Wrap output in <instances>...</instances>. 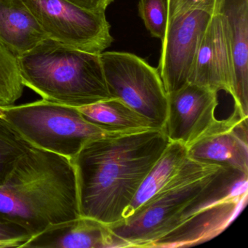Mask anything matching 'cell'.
Masks as SVG:
<instances>
[{"instance_id": "cell-14", "label": "cell", "mask_w": 248, "mask_h": 248, "mask_svg": "<svg viewBox=\"0 0 248 248\" xmlns=\"http://www.w3.org/2000/svg\"><path fill=\"white\" fill-rule=\"evenodd\" d=\"M227 24L234 74V110L248 114V0H224L220 12Z\"/></svg>"}, {"instance_id": "cell-21", "label": "cell", "mask_w": 248, "mask_h": 248, "mask_svg": "<svg viewBox=\"0 0 248 248\" xmlns=\"http://www.w3.org/2000/svg\"><path fill=\"white\" fill-rule=\"evenodd\" d=\"M31 236L19 226L0 221V248H21Z\"/></svg>"}, {"instance_id": "cell-4", "label": "cell", "mask_w": 248, "mask_h": 248, "mask_svg": "<svg viewBox=\"0 0 248 248\" xmlns=\"http://www.w3.org/2000/svg\"><path fill=\"white\" fill-rule=\"evenodd\" d=\"M223 167L188 156L178 172L131 216L108 226L118 248H151L174 227Z\"/></svg>"}, {"instance_id": "cell-10", "label": "cell", "mask_w": 248, "mask_h": 248, "mask_svg": "<svg viewBox=\"0 0 248 248\" xmlns=\"http://www.w3.org/2000/svg\"><path fill=\"white\" fill-rule=\"evenodd\" d=\"M168 96L164 130L170 142H179L188 148L220 122L215 115L218 105L216 91L188 83Z\"/></svg>"}, {"instance_id": "cell-23", "label": "cell", "mask_w": 248, "mask_h": 248, "mask_svg": "<svg viewBox=\"0 0 248 248\" xmlns=\"http://www.w3.org/2000/svg\"><path fill=\"white\" fill-rule=\"evenodd\" d=\"M5 107H0V117H4L5 114Z\"/></svg>"}, {"instance_id": "cell-16", "label": "cell", "mask_w": 248, "mask_h": 248, "mask_svg": "<svg viewBox=\"0 0 248 248\" xmlns=\"http://www.w3.org/2000/svg\"><path fill=\"white\" fill-rule=\"evenodd\" d=\"M75 108L88 121L111 131L126 133L155 128L146 117L119 98Z\"/></svg>"}, {"instance_id": "cell-11", "label": "cell", "mask_w": 248, "mask_h": 248, "mask_svg": "<svg viewBox=\"0 0 248 248\" xmlns=\"http://www.w3.org/2000/svg\"><path fill=\"white\" fill-rule=\"evenodd\" d=\"M188 83L234 93V74L227 24L221 13L211 16L199 46Z\"/></svg>"}, {"instance_id": "cell-19", "label": "cell", "mask_w": 248, "mask_h": 248, "mask_svg": "<svg viewBox=\"0 0 248 248\" xmlns=\"http://www.w3.org/2000/svg\"><path fill=\"white\" fill-rule=\"evenodd\" d=\"M138 9L139 16L152 37L162 40L168 21L166 0H140Z\"/></svg>"}, {"instance_id": "cell-15", "label": "cell", "mask_w": 248, "mask_h": 248, "mask_svg": "<svg viewBox=\"0 0 248 248\" xmlns=\"http://www.w3.org/2000/svg\"><path fill=\"white\" fill-rule=\"evenodd\" d=\"M47 39L24 0H0V43L16 57Z\"/></svg>"}, {"instance_id": "cell-17", "label": "cell", "mask_w": 248, "mask_h": 248, "mask_svg": "<svg viewBox=\"0 0 248 248\" xmlns=\"http://www.w3.org/2000/svg\"><path fill=\"white\" fill-rule=\"evenodd\" d=\"M188 158V149L179 142H170L160 157L143 180L124 212L123 218L131 216L142 204L164 186Z\"/></svg>"}, {"instance_id": "cell-1", "label": "cell", "mask_w": 248, "mask_h": 248, "mask_svg": "<svg viewBox=\"0 0 248 248\" xmlns=\"http://www.w3.org/2000/svg\"><path fill=\"white\" fill-rule=\"evenodd\" d=\"M169 143L162 128L103 136L87 142L71 160L80 216L108 226L123 220L140 184Z\"/></svg>"}, {"instance_id": "cell-18", "label": "cell", "mask_w": 248, "mask_h": 248, "mask_svg": "<svg viewBox=\"0 0 248 248\" xmlns=\"http://www.w3.org/2000/svg\"><path fill=\"white\" fill-rule=\"evenodd\" d=\"M31 146L4 117H0V184L5 181L18 158Z\"/></svg>"}, {"instance_id": "cell-6", "label": "cell", "mask_w": 248, "mask_h": 248, "mask_svg": "<svg viewBox=\"0 0 248 248\" xmlns=\"http://www.w3.org/2000/svg\"><path fill=\"white\" fill-rule=\"evenodd\" d=\"M4 118L30 144L70 160L87 142L124 133L88 121L75 107L43 99L5 107Z\"/></svg>"}, {"instance_id": "cell-2", "label": "cell", "mask_w": 248, "mask_h": 248, "mask_svg": "<svg viewBox=\"0 0 248 248\" xmlns=\"http://www.w3.org/2000/svg\"><path fill=\"white\" fill-rule=\"evenodd\" d=\"M80 216L70 159L31 146L0 184V221L35 236Z\"/></svg>"}, {"instance_id": "cell-7", "label": "cell", "mask_w": 248, "mask_h": 248, "mask_svg": "<svg viewBox=\"0 0 248 248\" xmlns=\"http://www.w3.org/2000/svg\"><path fill=\"white\" fill-rule=\"evenodd\" d=\"M100 57L112 98L146 117L155 128L164 129L168 96L157 69L133 53L103 52Z\"/></svg>"}, {"instance_id": "cell-5", "label": "cell", "mask_w": 248, "mask_h": 248, "mask_svg": "<svg viewBox=\"0 0 248 248\" xmlns=\"http://www.w3.org/2000/svg\"><path fill=\"white\" fill-rule=\"evenodd\" d=\"M248 188V175L223 166L151 248H188L218 236L245 208Z\"/></svg>"}, {"instance_id": "cell-12", "label": "cell", "mask_w": 248, "mask_h": 248, "mask_svg": "<svg viewBox=\"0 0 248 248\" xmlns=\"http://www.w3.org/2000/svg\"><path fill=\"white\" fill-rule=\"evenodd\" d=\"M187 149L191 159L229 167L248 175V117L234 110Z\"/></svg>"}, {"instance_id": "cell-22", "label": "cell", "mask_w": 248, "mask_h": 248, "mask_svg": "<svg viewBox=\"0 0 248 248\" xmlns=\"http://www.w3.org/2000/svg\"><path fill=\"white\" fill-rule=\"evenodd\" d=\"M69 2L93 12L105 13L114 0H68Z\"/></svg>"}, {"instance_id": "cell-13", "label": "cell", "mask_w": 248, "mask_h": 248, "mask_svg": "<svg viewBox=\"0 0 248 248\" xmlns=\"http://www.w3.org/2000/svg\"><path fill=\"white\" fill-rule=\"evenodd\" d=\"M23 248H118V245L108 226L79 216L31 236Z\"/></svg>"}, {"instance_id": "cell-3", "label": "cell", "mask_w": 248, "mask_h": 248, "mask_svg": "<svg viewBox=\"0 0 248 248\" xmlns=\"http://www.w3.org/2000/svg\"><path fill=\"white\" fill-rule=\"evenodd\" d=\"M17 62L23 85L42 99L79 107L112 98L100 54L47 39Z\"/></svg>"}, {"instance_id": "cell-9", "label": "cell", "mask_w": 248, "mask_h": 248, "mask_svg": "<svg viewBox=\"0 0 248 248\" xmlns=\"http://www.w3.org/2000/svg\"><path fill=\"white\" fill-rule=\"evenodd\" d=\"M210 18L207 13L195 10L167 21L157 70L168 95L188 83Z\"/></svg>"}, {"instance_id": "cell-20", "label": "cell", "mask_w": 248, "mask_h": 248, "mask_svg": "<svg viewBox=\"0 0 248 248\" xmlns=\"http://www.w3.org/2000/svg\"><path fill=\"white\" fill-rule=\"evenodd\" d=\"M223 2L224 0H166L168 20L195 10L215 15L220 12Z\"/></svg>"}, {"instance_id": "cell-8", "label": "cell", "mask_w": 248, "mask_h": 248, "mask_svg": "<svg viewBox=\"0 0 248 248\" xmlns=\"http://www.w3.org/2000/svg\"><path fill=\"white\" fill-rule=\"evenodd\" d=\"M47 39L87 53L101 54L114 42L105 13L68 0H24Z\"/></svg>"}]
</instances>
